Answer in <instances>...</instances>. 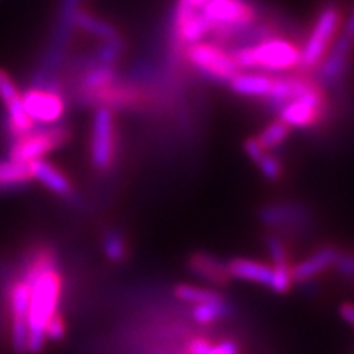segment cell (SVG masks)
Returning <instances> with one entry per match:
<instances>
[{
	"label": "cell",
	"mask_w": 354,
	"mask_h": 354,
	"mask_svg": "<svg viewBox=\"0 0 354 354\" xmlns=\"http://www.w3.org/2000/svg\"><path fill=\"white\" fill-rule=\"evenodd\" d=\"M232 56L241 71L282 74L300 68V46L279 35L241 44L232 51Z\"/></svg>",
	"instance_id": "obj_1"
},
{
	"label": "cell",
	"mask_w": 354,
	"mask_h": 354,
	"mask_svg": "<svg viewBox=\"0 0 354 354\" xmlns=\"http://www.w3.org/2000/svg\"><path fill=\"white\" fill-rule=\"evenodd\" d=\"M343 12L336 2H326L318 10L315 21L300 46V71L312 73L318 68L330 46L342 32Z\"/></svg>",
	"instance_id": "obj_2"
},
{
	"label": "cell",
	"mask_w": 354,
	"mask_h": 354,
	"mask_svg": "<svg viewBox=\"0 0 354 354\" xmlns=\"http://www.w3.org/2000/svg\"><path fill=\"white\" fill-rule=\"evenodd\" d=\"M71 128L64 123L32 127L19 138L12 140L8 158L20 162H30L33 159L44 158L55 149L64 146L71 140Z\"/></svg>",
	"instance_id": "obj_3"
},
{
	"label": "cell",
	"mask_w": 354,
	"mask_h": 354,
	"mask_svg": "<svg viewBox=\"0 0 354 354\" xmlns=\"http://www.w3.org/2000/svg\"><path fill=\"white\" fill-rule=\"evenodd\" d=\"M183 57L197 69L203 77L210 81L228 84L240 73V66L233 59L232 53L215 41H197L189 44L184 50Z\"/></svg>",
	"instance_id": "obj_4"
},
{
	"label": "cell",
	"mask_w": 354,
	"mask_h": 354,
	"mask_svg": "<svg viewBox=\"0 0 354 354\" xmlns=\"http://www.w3.org/2000/svg\"><path fill=\"white\" fill-rule=\"evenodd\" d=\"M118 153L117 125L112 109L97 107L92 117L88 156L95 171L109 172L115 166Z\"/></svg>",
	"instance_id": "obj_5"
},
{
	"label": "cell",
	"mask_w": 354,
	"mask_h": 354,
	"mask_svg": "<svg viewBox=\"0 0 354 354\" xmlns=\"http://www.w3.org/2000/svg\"><path fill=\"white\" fill-rule=\"evenodd\" d=\"M279 118L290 128L310 130L328 117V95L320 82L277 110Z\"/></svg>",
	"instance_id": "obj_6"
},
{
	"label": "cell",
	"mask_w": 354,
	"mask_h": 354,
	"mask_svg": "<svg viewBox=\"0 0 354 354\" xmlns=\"http://www.w3.org/2000/svg\"><path fill=\"white\" fill-rule=\"evenodd\" d=\"M21 99H24L26 113L39 125L57 123L66 113V97L63 91L30 87L21 95Z\"/></svg>",
	"instance_id": "obj_7"
},
{
	"label": "cell",
	"mask_w": 354,
	"mask_h": 354,
	"mask_svg": "<svg viewBox=\"0 0 354 354\" xmlns=\"http://www.w3.org/2000/svg\"><path fill=\"white\" fill-rule=\"evenodd\" d=\"M0 100L6 105L7 115L3 128H6L10 140L19 138L20 135H24L35 125L30 115L26 113L19 87L15 86V82L3 69H0Z\"/></svg>",
	"instance_id": "obj_8"
},
{
	"label": "cell",
	"mask_w": 354,
	"mask_h": 354,
	"mask_svg": "<svg viewBox=\"0 0 354 354\" xmlns=\"http://www.w3.org/2000/svg\"><path fill=\"white\" fill-rule=\"evenodd\" d=\"M354 41L343 37L342 33L336 37L333 44L320 64H318L317 79L322 86H339L344 77L348 76L349 66H351Z\"/></svg>",
	"instance_id": "obj_9"
},
{
	"label": "cell",
	"mask_w": 354,
	"mask_h": 354,
	"mask_svg": "<svg viewBox=\"0 0 354 354\" xmlns=\"http://www.w3.org/2000/svg\"><path fill=\"white\" fill-rule=\"evenodd\" d=\"M339 253H342V250H339L338 246L326 245L322 246L320 250H317L315 253L310 254L308 258H305L300 261V263L292 266L290 274L294 284H307V282L322 276V274L328 271V269H333Z\"/></svg>",
	"instance_id": "obj_10"
},
{
	"label": "cell",
	"mask_w": 354,
	"mask_h": 354,
	"mask_svg": "<svg viewBox=\"0 0 354 354\" xmlns=\"http://www.w3.org/2000/svg\"><path fill=\"white\" fill-rule=\"evenodd\" d=\"M189 269L196 276L216 287L227 286L232 281V277L228 274L227 263L214 254L203 253V251H196V253L190 254Z\"/></svg>",
	"instance_id": "obj_11"
},
{
	"label": "cell",
	"mask_w": 354,
	"mask_h": 354,
	"mask_svg": "<svg viewBox=\"0 0 354 354\" xmlns=\"http://www.w3.org/2000/svg\"><path fill=\"white\" fill-rule=\"evenodd\" d=\"M30 169H32L33 179L39 180L44 187L51 190L53 194H56L57 197L71 198L74 196V187L69 177L64 176L51 162L44 161L43 158L33 159V161H30Z\"/></svg>",
	"instance_id": "obj_12"
},
{
	"label": "cell",
	"mask_w": 354,
	"mask_h": 354,
	"mask_svg": "<svg viewBox=\"0 0 354 354\" xmlns=\"http://www.w3.org/2000/svg\"><path fill=\"white\" fill-rule=\"evenodd\" d=\"M272 74L261 71H240L228 86L236 95L248 99H266L272 86Z\"/></svg>",
	"instance_id": "obj_13"
},
{
	"label": "cell",
	"mask_w": 354,
	"mask_h": 354,
	"mask_svg": "<svg viewBox=\"0 0 354 354\" xmlns=\"http://www.w3.org/2000/svg\"><path fill=\"white\" fill-rule=\"evenodd\" d=\"M227 268L232 279L266 286L268 289L271 287L272 268L269 264L250 258H233L227 263Z\"/></svg>",
	"instance_id": "obj_14"
},
{
	"label": "cell",
	"mask_w": 354,
	"mask_h": 354,
	"mask_svg": "<svg viewBox=\"0 0 354 354\" xmlns=\"http://www.w3.org/2000/svg\"><path fill=\"white\" fill-rule=\"evenodd\" d=\"M33 180L30 162H20L15 159H0V194L12 192L25 187Z\"/></svg>",
	"instance_id": "obj_15"
},
{
	"label": "cell",
	"mask_w": 354,
	"mask_h": 354,
	"mask_svg": "<svg viewBox=\"0 0 354 354\" xmlns=\"http://www.w3.org/2000/svg\"><path fill=\"white\" fill-rule=\"evenodd\" d=\"M305 212L300 205L295 203H272V205L261 209V221L271 227H281V225H292L304 221Z\"/></svg>",
	"instance_id": "obj_16"
},
{
	"label": "cell",
	"mask_w": 354,
	"mask_h": 354,
	"mask_svg": "<svg viewBox=\"0 0 354 354\" xmlns=\"http://www.w3.org/2000/svg\"><path fill=\"white\" fill-rule=\"evenodd\" d=\"M74 26H77L82 32L92 35V37L102 39V41L120 38V33H118V30L112 24L84 10L76 12V15H74Z\"/></svg>",
	"instance_id": "obj_17"
},
{
	"label": "cell",
	"mask_w": 354,
	"mask_h": 354,
	"mask_svg": "<svg viewBox=\"0 0 354 354\" xmlns=\"http://www.w3.org/2000/svg\"><path fill=\"white\" fill-rule=\"evenodd\" d=\"M172 294L177 300L185 304H209V302H221L227 300L223 294L215 289H207V287H197L192 284H176Z\"/></svg>",
	"instance_id": "obj_18"
},
{
	"label": "cell",
	"mask_w": 354,
	"mask_h": 354,
	"mask_svg": "<svg viewBox=\"0 0 354 354\" xmlns=\"http://www.w3.org/2000/svg\"><path fill=\"white\" fill-rule=\"evenodd\" d=\"M290 130L292 128L289 125H286V123L279 118V120L268 123V125L261 130L259 135H256L254 138L258 140V143L263 146L266 151H272L277 146L286 143V140L289 138L290 135Z\"/></svg>",
	"instance_id": "obj_19"
},
{
	"label": "cell",
	"mask_w": 354,
	"mask_h": 354,
	"mask_svg": "<svg viewBox=\"0 0 354 354\" xmlns=\"http://www.w3.org/2000/svg\"><path fill=\"white\" fill-rule=\"evenodd\" d=\"M102 250H104L107 259L113 261V263H122L128 256L127 238L118 228L105 230L104 236H102Z\"/></svg>",
	"instance_id": "obj_20"
},
{
	"label": "cell",
	"mask_w": 354,
	"mask_h": 354,
	"mask_svg": "<svg viewBox=\"0 0 354 354\" xmlns=\"http://www.w3.org/2000/svg\"><path fill=\"white\" fill-rule=\"evenodd\" d=\"M17 277V266L8 263L7 259L0 258V336L6 328V320L8 317L7 295L13 279Z\"/></svg>",
	"instance_id": "obj_21"
},
{
	"label": "cell",
	"mask_w": 354,
	"mask_h": 354,
	"mask_svg": "<svg viewBox=\"0 0 354 354\" xmlns=\"http://www.w3.org/2000/svg\"><path fill=\"white\" fill-rule=\"evenodd\" d=\"M230 313V305L227 300L221 302L197 304L192 308V318L198 325H212V323L221 320Z\"/></svg>",
	"instance_id": "obj_22"
},
{
	"label": "cell",
	"mask_w": 354,
	"mask_h": 354,
	"mask_svg": "<svg viewBox=\"0 0 354 354\" xmlns=\"http://www.w3.org/2000/svg\"><path fill=\"white\" fill-rule=\"evenodd\" d=\"M261 174L264 176V179L271 180V183H277L284 176V166H282L281 159H279L272 151H268L263 158L256 162Z\"/></svg>",
	"instance_id": "obj_23"
},
{
	"label": "cell",
	"mask_w": 354,
	"mask_h": 354,
	"mask_svg": "<svg viewBox=\"0 0 354 354\" xmlns=\"http://www.w3.org/2000/svg\"><path fill=\"white\" fill-rule=\"evenodd\" d=\"M64 335H66L64 315L59 312V310H56V312L51 315L50 320H48L46 326H44V336H46V339L61 342V339L64 338Z\"/></svg>",
	"instance_id": "obj_24"
},
{
	"label": "cell",
	"mask_w": 354,
	"mask_h": 354,
	"mask_svg": "<svg viewBox=\"0 0 354 354\" xmlns=\"http://www.w3.org/2000/svg\"><path fill=\"white\" fill-rule=\"evenodd\" d=\"M333 269L339 274V277L354 286V251H342Z\"/></svg>",
	"instance_id": "obj_25"
},
{
	"label": "cell",
	"mask_w": 354,
	"mask_h": 354,
	"mask_svg": "<svg viewBox=\"0 0 354 354\" xmlns=\"http://www.w3.org/2000/svg\"><path fill=\"white\" fill-rule=\"evenodd\" d=\"M207 354H240V348L234 339H221L216 344L212 343Z\"/></svg>",
	"instance_id": "obj_26"
},
{
	"label": "cell",
	"mask_w": 354,
	"mask_h": 354,
	"mask_svg": "<svg viewBox=\"0 0 354 354\" xmlns=\"http://www.w3.org/2000/svg\"><path fill=\"white\" fill-rule=\"evenodd\" d=\"M343 30L339 33L343 35V37H346L348 39H351L354 41V6L351 8V12L348 13L346 20H343Z\"/></svg>",
	"instance_id": "obj_27"
},
{
	"label": "cell",
	"mask_w": 354,
	"mask_h": 354,
	"mask_svg": "<svg viewBox=\"0 0 354 354\" xmlns=\"http://www.w3.org/2000/svg\"><path fill=\"white\" fill-rule=\"evenodd\" d=\"M338 312H339V317H342L348 325H351L354 328V304H349V302L342 304L339 305Z\"/></svg>",
	"instance_id": "obj_28"
}]
</instances>
